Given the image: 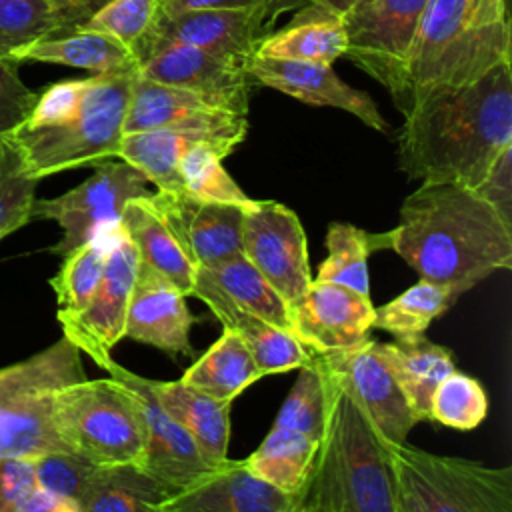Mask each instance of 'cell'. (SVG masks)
I'll return each instance as SVG.
<instances>
[{
	"label": "cell",
	"instance_id": "6da1fadb",
	"mask_svg": "<svg viewBox=\"0 0 512 512\" xmlns=\"http://www.w3.org/2000/svg\"><path fill=\"white\" fill-rule=\"evenodd\" d=\"M512 146V68L500 62L462 86L416 96L398 132V168L412 180L474 190Z\"/></svg>",
	"mask_w": 512,
	"mask_h": 512
},
{
	"label": "cell",
	"instance_id": "7a4b0ae2",
	"mask_svg": "<svg viewBox=\"0 0 512 512\" xmlns=\"http://www.w3.org/2000/svg\"><path fill=\"white\" fill-rule=\"evenodd\" d=\"M384 238L422 280L460 296L512 268V228L474 190L456 184L422 182L404 198L400 220Z\"/></svg>",
	"mask_w": 512,
	"mask_h": 512
},
{
	"label": "cell",
	"instance_id": "3957f363",
	"mask_svg": "<svg viewBox=\"0 0 512 512\" xmlns=\"http://www.w3.org/2000/svg\"><path fill=\"white\" fill-rule=\"evenodd\" d=\"M136 70L70 78L44 88L28 118L8 136L30 176L118 158Z\"/></svg>",
	"mask_w": 512,
	"mask_h": 512
},
{
	"label": "cell",
	"instance_id": "277c9868",
	"mask_svg": "<svg viewBox=\"0 0 512 512\" xmlns=\"http://www.w3.org/2000/svg\"><path fill=\"white\" fill-rule=\"evenodd\" d=\"M318 366L324 428L302 502L326 512H398V482L386 440L320 362Z\"/></svg>",
	"mask_w": 512,
	"mask_h": 512
},
{
	"label": "cell",
	"instance_id": "5b68a950",
	"mask_svg": "<svg viewBox=\"0 0 512 512\" xmlns=\"http://www.w3.org/2000/svg\"><path fill=\"white\" fill-rule=\"evenodd\" d=\"M84 378L80 350L66 336L0 368V458L68 452L54 430L52 400L60 388Z\"/></svg>",
	"mask_w": 512,
	"mask_h": 512
},
{
	"label": "cell",
	"instance_id": "8992f818",
	"mask_svg": "<svg viewBox=\"0 0 512 512\" xmlns=\"http://www.w3.org/2000/svg\"><path fill=\"white\" fill-rule=\"evenodd\" d=\"M508 60V20L470 26L466 0H428L408 60L410 102L434 88L474 82Z\"/></svg>",
	"mask_w": 512,
	"mask_h": 512
},
{
	"label": "cell",
	"instance_id": "52a82bcc",
	"mask_svg": "<svg viewBox=\"0 0 512 512\" xmlns=\"http://www.w3.org/2000/svg\"><path fill=\"white\" fill-rule=\"evenodd\" d=\"M52 422L68 452L98 466H140L146 424L134 394L114 378L80 380L52 400Z\"/></svg>",
	"mask_w": 512,
	"mask_h": 512
},
{
	"label": "cell",
	"instance_id": "ba28073f",
	"mask_svg": "<svg viewBox=\"0 0 512 512\" xmlns=\"http://www.w3.org/2000/svg\"><path fill=\"white\" fill-rule=\"evenodd\" d=\"M386 452L422 512H512V466L492 468L406 442H386Z\"/></svg>",
	"mask_w": 512,
	"mask_h": 512
},
{
	"label": "cell",
	"instance_id": "9c48e42d",
	"mask_svg": "<svg viewBox=\"0 0 512 512\" xmlns=\"http://www.w3.org/2000/svg\"><path fill=\"white\" fill-rule=\"evenodd\" d=\"M428 0H362L342 14L346 54L384 86L394 104L410 106L408 60Z\"/></svg>",
	"mask_w": 512,
	"mask_h": 512
},
{
	"label": "cell",
	"instance_id": "30bf717a",
	"mask_svg": "<svg viewBox=\"0 0 512 512\" xmlns=\"http://www.w3.org/2000/svg\"><path fill=\"white\" fill-rule=\"evenodd\" d=\"M146 176L120 158L104 160L94 166V174L76 188L56 196L34 200L32 218L54 220L62 238L50 250L66 256L74 248L94 238L102 228L120 220L124 206L150 194Z\"/></svg>",
	"mask_w": 512,
	"mask_h": 512
},
{
	"label": "cell",
	"instance_id": "8fae6325",
	"mask_svg": "<svg viewBox=\"0 0 512 512\" xmlns=\"http://www.w3.org/2000/svg\"><path fill=\"white\" fill-rule=\"evenodd\" d=\"M242 256L280 294L288 308L312 284L306 232L294 210L256 200L244 210Z\"/></svg>",
	"mask_w": 512,
	"mask_h": 512
},
{
	"label": "cell",
	"instance_id": "7c38bea8",
	"mask_svg": "<svg viewBox=\"0 0 512 512\" xmlns=\"http://www.w3.org/2000/svg\"><path fill=\"white\" fill-rule=\"evenodd\" d=\"M136 270V248L118 222L106 256L104 274L90 302L80 314L60 320L62 336H66L80 352H86L100 368L112 360V348L124 338Z\"/></svg>",
	"mask_w": 512,
	"mask_h": 512
},
{
	"label": "cell",
	"instance_id": "4fadbf2b",
	"mask_svg": "<svg viewBox=\"0 0 512 512\" xmlns=\"http://www.w3.org/2000/svg\"><path fill=\"white\" fill-rule=\"evenodd\" d=\"M316 358L386 442H406L418 422L396 378L378 354L376 340L368 338L354 348L316 354Z\"/></svg>",
	"mask_w": 512,
	"mask_h": 512
},
{
	"label": "cell",
	"instance_id": "5bb4252c",
	"mask_svg": "<svg viewBox=\"0 0 512 512\" xmlns=\"http://www.w3.org/2000/svg\"><path fill=\"white\" fill-rule=\"evenodd\" d=\"M134 58L138 74L148 80L218 98L248 114V98L254 84L248 72L250 60L218 56L174 42L142 44L134 50Z\"/></svg>",
	"mask_w": 512,
	"mask_h": 512
},
{
	"label": "cell",
	"instance_id": "9a60e30c",
	"mask_svg": "<svg viewBox=\"0 0 512 512\" xmlns=\"http://www.w3.org/2000/svg\"><path fill=\"white\" fill-rule=\"evenodd\" d=\"M104 370L110 378L122 382L140 406L146 424V446L138 466L142 472L170 492H176L216 468L206 462L190 434L158 404L144 376L130 372L114 360H110Z\"/></svg>",
	"mask_w": 512,
	"mask_h": 512
},
{
	"label": "cell",
	"instance_id": "2e32d148",
	"mask_svg": "<svg viewBox=\"0 0 512 512\" xmlns=\"http://www.w3.org/2000/svg\"><path fill=\"white\" fill-rule=\"evenodd\" d=\"M280 12L278 6L266 4L156 16L152 30L138 46L148 42H174L202 48L218 56L250 60L256 54L258 42L268 34L270 24Z\"/></svg>",
	"mask_w": 512,
	"mask_h": 512
},
{
	"label": "cell",
	"instance_id": "e0dca14e",
	"mask_svg": "<svg viewBox=\"0 0 512 512\" xmlns=\"http://www.w3.org/2000/svg\"><path fill=\"white\" fill-rule=\"evenodd\" d=\"M374 304L348 286L312 280L290 306L292 334L314 354L354 348L370 338Z\"/></svg>",
	"mask_w": 512,
	"mask_h": 512
},
{
	"label": "cell",
	"instance_id": "ac0fdd59",
	"mask_svg": "<svg viewBox=\"0 0 512 512\" xmlns=\"http://www.w3.org/2000/svg\"><path fill=\"white\" fill-rule=\"evenodd\" d=\"M166 128H248V114L238 112L218 98L148 80L136 70L124 118V134Z\"/></svg>",
	"mask_w": 512,
	"mask_h": 512
},
{
	"label": "cell",
	"instance_id": "d6986e66",
	"mask_svg": "<svg viewBox=\"0 0 512 512\" xmlns=\"http://www.w3.org/2000/svg\"><path fill=\"white\" fill-rule=\"evenodd\" d=\"M302 496L286 494L252 474L244 460H226L166 496L160 512H294Z\"/></svg>",
	"mask_w": 512,
	"mask_h": 512
},
{
	"label": "cell",
	"instance_id": "ffe728a7",
	"mask_svg": "<svg viewBox=\"0 0 512 512\" xmlns=\"http://www.w3.org/2000/svg\"><path fill=\"white\" fill-rule=\"evenodd\" d=\"M248 72L254 82L284 92L304 104L340 108L376 132H388V122L378 110V104L364 90L346 84L332 64L276 60L252 56Z\"/></svg>",
	"mask_w": 512,
	"mask_h": 512
},
{
	"label": "cell",
	"instance_id": "44dd1931",
	"mask_svg": "<svg viewBox=\"0 0 512 512\" xmlns=\"http://www.w3.org/2000/svg\"><path fill=\"white\" fill-rule=\"evenodd\" d=\"M152 202L196 268L242 252L244 210L236 204L202 202L180 194L152 192Z\"/></svg>",
	"mask_w": 512,
	"mask_h": 512
},
{
	"label": "cell",
	"instance_id": "7402d4cb",
	"mask_svg": "<svg viewBox=\"0 0 512 512\" xmlns=\"http://www.w3.org/2000/svg\"><path fill=\"white\" fill-rule=\"evenodd\" d=\"M192 314L186 294L162 276L138 266L128 302L124 338L154 346L168 356H190Z\"/></svg>",
	"mask_w": 512,
	"mask_h": 512
},
{
	"label": "cell",
	"instance_id": "603a6c76",
	"mask_svg": "<svg viewBox=\"0 0 512 512\" xmlns=\"http://www.w3.org/2000/svg\"><path fill=\"white\" fill-rule=\"evenodd\" d=\"M248 128L228 130H144L124 134L118 146V158L140 170L160 192L184 196L178 162L186 148L194 144L212 146L222 158L232 154L246 138Z\"/></svg>",
	"mask_w": 512,
	"mask_h": 512
},
{
	"label": "cell",
	"instance_id": "cb8c5ba5",
	"mask_svg": "<svg viewBox=\"0 0 512 512\" xmlns=\"http://www.w3.org/2000/svg\"><path fill=\"white\" fill-rule=\"evenodd\" d=\"M190 296L210 306H226L292 332L290 308L260 272L240 254L196 268Z\"/></svg>",
	"mask_w": 512,
	"mask_h": 512
},
{
	"label": "cell",
	"instance_id": "d4e9b609",
	"mask_svg": "<svg viewBox=\"0 0 512 512\" xmlns=\"http://www.w3.org/2000/svg\"><path fill=\"white\" fill-rule=\"evenodd\" d=\"M150 194L134 198L124 206L120 214V226L136 248L138 266L152 270L176 286L182 294L190 296L196 266L182 250L178 238L166 224Z\"/></svg>",
	"mask_w": 512,
	"mask_h": 512
},
{
	"label": "cell",
	"instance_id": "484cf974",
	"mask_svg": "<svg viewBox=\"0 0 512 512\" xmlns=\"http://www.w3.org/2000/svg\"><path fill=\"white\" fill-rule=\"evenodd\" d=\"M144 380L158 404L190 434L206 462L224 464L230 440V402L216 400L182 380Z\"/></svg>",
	"mask_w": 512,
	"mask_h": 512
},
{
	"label": "cell",
	"instance_id": "4316f807",
	"mask_svg": "<svg viewBox=\"0 0 512 512\" xmlns=\"http://www.w3.org/2000/svg\"><path fill=\"white\" fill-rule=\"evenodd\" d=\"M346 54L342 14L322 6H304L284 28L268 32L256 46V56L332 64Z\"/></svg>",
	"mask_w": 512,
	"mask_h": 512
},
{
	"label": "cell",
	"instance_id": "83f0119b",
	"mask_svg": "<svg viewBox=\"0 0 512 512\" xmlns=\"http://www.w3.org/2000/svg\"><path fill=\"white\" fill-rule=\"evenodd\" d=\"M376 348L396 378L416 422H428L436 386L456 370L452 350L434 344L426 336L414 342H376Z\"/></svg>",
	"mask_w": 512,
	"mask_h": 512
},
{
	"label": "cell",
	"instance_id": "f1b7e54d",
	"mask_svg": "<svg viewBox=\"0 0 512 512\" xmlns=\"http://www.w3.org/2000/svg\"><path fill=\"white\" fill-rule=\"evenodd\" d=\"M26 60L72 66L92 74H118L138 68L126 46L104 34L78 28L40 38L14 56V64Z\"/></svg>",
	"mask_w": 512,
	"mask_h": 512
},
{
	"label": "cell",
	"instance_id": "f546056e",
	"mask_svg": "<svg viewBox=\"0 0 512 512\" xmlns=\"http://www.w3.org/2000/svg\"><path fill=\"white\" fill-rule=\"evenodd\" d=\"M170 494L138 466H96L74 508L76 512H148Z\"/></svg>",
	"mask_w": 512,
	"mask_h": 512
},
{
	"label": "cell",
	"instance_id": "4dcf8cb0",
	"mask_svg": "<svg viewBox=\"0 0 512 512\" xmlns=\"http://www.w3.org/2000/svg\"><path fill=\"white\" fill-rule=\"evenodd\" d=\"M246 344L234 332L224 328L220 338L184 372V384L216 398L230 402L242 394L250 384L260 380Z\"/></svg>",
	"mask_w": 512,
	"mask_h": 512
},
{
	"label": "cell",
	"instance_id": "1f68e13d",
	"mask_svg": "<svg viewBox=\"0 0 512 512\" xmlns=\"http://www.w3.org/2000/svg\"><path fill=\"white\" fill-rule=\"evenodd\" d=\"M318 440L282 426H272L260 446L244 458L246 468L274 488L302 496L312 472Z\"/></svg>",
	"mask_w": 512,
	"mask_h": 512
},
{
	"label": "cell",
	"instance_id": "d6a6232c",
	"mask_svg": "<svg viewBox=\"0 0 512 512\" xmlns=\"http://www.w3.org/2000/svg\"><path fill=\"white\" fill-rule=\"evenodd\" d=\"M210 310L220 320L222 328L234 330L242 338L262 378L304 368L314 358V352H310L292 332L226 306H210Z\"/></svg>",
	"mask_w": 512,
	"mask_h": 512
},
{
	"label": "cell",
	"instance_id": "836d02e7",
	"mask_svg": "<svg viewBox=\"0 0 512 512\" xmlns=\"http://www.w3.org/2000/svg\"><path fill=\"white\" fill-rule=\"evenodd\" d=\"M458 292L430 280H418L384 306H374L372 328L388 332L396 342H414L426 328L442 316L456 300Z\"/></svg>",
	"mask_w": 512,
	"mask_h": 512
},
{
	"label": "cell",
	"instance_id": "e575fe53",
	"mask_svg": "<svg viewBox=\"0 0 512 512\" xmlns=\"http://www.w3.org/2000/svg\"><path fill=\"white\" fill-rule=\"evenodd\" d=\"M116 224L102 228L94 238L62 256L64 262L60 270L50 278V286L58 302V322L80 314L90 302L104 274Z\"/></svg>",
	"mask_w": 512,
	"mask_h": 512
},
{
	"label": "cell",
	"instance_id": "d590c367",
	"mask_svg": "<svg viewBox=\"0 0 512 512\" xmlns=\"http://www.w3.org/2000/svg\"><path fill=\"white\" fill-rule=\"evenodd\" d=\"M326 248L328 256L314 280L342 284L370 296L368 256L374 250L386 248L384 232L372 234L346 222H332L326 232Z\"/></svg>",
	"mask_w": 512,
	"mask_h": 512
},
{
	"label": "cell",
	"instance_id": "8d00e7d4",
	"mask_svg": "<svg viewBox=\"0 0 512 512\" xmlns=\"http://www.w3.org/2000/svg\"><path fill=\"white\" fill-rule=\"evenodd\" d=\"M222 156L208 144H194L184 150L178 162V174L184 196L202 202H222L250 208V198L222 166Z\"/></svg>",
	"mask_w": 512,
	"mask_h": 512
},
{
	"label": "cell",
	"instance_id": "74e56055",
	"mask_svg": "<svg viewBox=\"0 0 512 512\" xmlns=\"http://www.w3.org/2000/svg\"><path fill=\"white\" fill-rule=\"evenodd\" d=\"M486 414L488 396L484 386L458 370L440 380L430 400V420L454 430H474Z\"/></svg>",
	"mask_w": 512,
	"mask_h": 512
},
{
	"label": "cell",
	"instance_id": "f35d334b",
	"mask_svg": "<svg viewBox=\"0 0 512 512\" xmlns=\"http://www.w3.org/2000/svg\"><path fill=\"white\" fill-rule=\"evenodd\" d=\"M60 30L48 0H0V60L14 62L20 50Z\"/></svg>",
	"mask_w": 512,
	"mask_h": 512
},
{
	"label": "cell",
	"instance_id": "ab89813d",
	"mask_svg": "<svg viewBox=\"0 0 512 512\" xmlns=\"http://www.w3.org/2000/svg\"><path fill=\"white\" fill-rule=\"evenodd\" d=\"M36 180L8 136L0 138V240L32 220Z\"/></svg>",
	"mask_w": 512,
	"mask_h": 512
},
{
	"label": "cell",
	"instance_id": "60d3db41",
	"mask_svg": "<svg viewBox=\"0 0 512 512\" xmlns=\"http://www.w3.org/2000/svg\"><path fill=\"white\" fill-rule=\"evenodd\" d=\"M0 512H76V508L36 482L32 458H0Z\"/></svg>",
	"mask_w": 512,
	"mask_h": 512
},
{
	"label": "cell",
	"instance_id": "b9f144b4",
	"mask_svg": "<svg viewBox=\"0 0 512 512\" xmlns=\"http://www.w3.org/2000/svg\"><path fill=\"white\" fill-rule=\"evenodd\" d=\"M156 16V0H108L78 30L104 34L134 54L136 46L152 30Z\"/></svg>",
	"mask_w": 512,
	"mask_h": 512
},
{
	"label": "cell",
	"instance_id": "7bdbcfd3",
	"mask_svg": "<svg viewBox=\"0 0 512 512\" xmlns=\"http://www.w3.org/2000/svg\"><path fill=\"white\" fill-rule=\"evenodd\" d=\"M274 426L302 432L314 440L320 438L324 428V384L316 358L304 368L284 398Z\"/></svg>",
	"mask_w": 512,
	"mask_h": 512
},
{
	"label": "cell",
	"instance_id": "ee69618b",
	"mask_svg": "<svg viewBox=\"0 0 512 512\" xmlns=\"http://www.w3.org/2000/svg\"><path fill=\"white\" fill-rule=\"evenodd\" d=\"M32 466L36 482L46 492L74 506L98 464H92L72 452H48L32 458Z\"/></svg>",
	"mask_w": 512,
	"mask_h": 512
},
{
	"label": "cell",
	"instance_id": "f6af8a7d",
	"mask_svg": "<svg viewBox=\"0 0 512 512\" xmlns=\"http://www.w3.org/2000/svg\"><path fill=\"white\" fill-rule=\"evenodd\" d=\"M16 66L0 60V138L28 118L38 98V92L20 80Z\"/></svg>",
	"mask_w": 512,
	"mask_h": 512
},
{
	"label": "cell",
	"instance_id": "bcb514c9",
	"mask_svg": "<svg viewBox=\"0 0 512 512\" xmlns=\"http://www.w3.org/2000/svg\"><path fill=\"white\" fill-rule=\"evenodd\" d=\"M474 192L512 228V146L506 148Z\"/></svg>",
	"mask_w": 512,
	"mask_h": 512
},
{
	"label": "cell",
	"instance_id": "7dc6e473",
	"mask_svg": "<svg viewBox=\"0 0 512 512\" xmlns=\"http://www.w3.org/2000/svg\"><path fill=\"white\" fill-rule=\"evenodd\" d=\"M158 16H174L188 10L210 8H248V6H278L282 12L298 4V0H156Z\"/></svg>",
	"mask_w": 512,
	"mask_h": 512
},
{
	"label": "cell",
	"instance_id": "c3c4849f",
	"mask_svg": "<svg viewBox=\"0 0 512 512\" xmlns=\"http://www.w3.org/2000/svg\"><path fill=\"white\" fill-rule=\"evenodd\" d=\"M106 2L108 0H48V4L54 8V12L60 18V24H62L60 32L78 28Z\"/></svg>",
	"mask_w": 512,
	"mask_h": 512
},
{
	"label": "cell",
	"instance_id": "681fc988",
	"mask_svg": "<svg viewBox=\"0 0 512 512\" xmlns=\"http://www.w3.org/2000/svg\"><path fill=\"white\" fill-rule=\"evenodd\" d=\"M470 26H490L506 22V0H466Z\"/></svg>",
	"mask_w": 512,
	"mask_h": 512
},
{
	"label": "cell",
	"instance_id": "f907efd6",
	"mask_svg": "<svg viewBox=\"0 0 512 512\" xmlns=\"http://www.w3.org/2000/svg\"><path fill=\"white\" fill-rule=\"evenodd\" d=\"M398 482V512H422L420 504L412 496V492L396 478Z\"/></svg>",
	"mask_w": 512,
	"mask_h": 512
},
{
	"label": "cell",
	"instance_id": "816d5d0a",
	"mask_svg": "<svg viewBox=\"0 0 512 512\" xmlns=\"http://www.w3.org/2000/svg\"><path fill=\"white\" fill-rule=\"evenodd\" d=\"M308 2L316 4V6H322V8H326L330 12H336V14H346L356 0H308Z\"/></svg>",
	"mask_w": 512,
	"mask_h": 512
},
{
	"label": "cell",
	"instance_id": "f5cc1de1",
	"mask_svg": "<svg viewBox=\"0 0 512 512\" xmlns=\"http://www.w3.org/2000/svg\"><path fill=\"white\" fill-rule=\"evenodd\" d=\"M294 512H326V510H320V508H316V506H312V504L300 502V506H298Z\"/></svg>",
	"mask_w": 512,
	"mask_h": 512
},
{
	"label": "cell",
	"instance_id": "db71d44e",
	"mask_svg": "<svg viewBox=\"0 0 512 512\" xmlns=\"http://www.w3.org/2000/svg\"><path fill=\"white\" fill-rule=\"evenodd\" d=\"M148 512H160V510H154V508H150V510H148Z\"/></svg>",
	"mask_w": 512,
	"mask_h": 512
},
{
	"label": "cell",
	"instance_id": "11a10c76",
	"mask_svg": "<svg viewBox=\"0 0 512 512\" xmlns=\"http://www.w3.org/2000/svg\"><path fill=\"white\" fill-rule=\"evenodd\" d=\"M356 2H362V0H356ZM356 2H354V4H356ZM354 4H352V6H354Z\"/></svg>",
	"mask_w": 512,
	"mask_h": 512
}]
</instances>
